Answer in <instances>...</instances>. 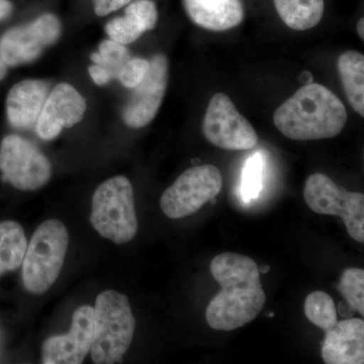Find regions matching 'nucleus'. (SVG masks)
Wrapping results in <instances>:
<instances>
[{
  "label": "nucleus",
  "mask_w": 364,
  "mask_h": 364,
  "mask_svg": "<svg viewBox=\"0 0 364 364\" xmlns=\"http://www.w3.org/2000/svg\"><path fill=\"white\" fill-rule=\"evenodd\" d=\"M210 273L222 289L205 311L208 326L233 331L255 320L267 301L255 261L241 254L221 253L210 263Z\"/></svg>",
  "instance_id": "f257e3e1"
},
{
  "label": "nucleus",
  "mask_w": 364,
  "mask_h": 364,
  "mask_svg": "<svg viewBox=\"0 0 364 364\" xmlns=\"http://www.w3.org/2000/svg\"><path fill=\"white\" fill-rule=\"evenodd\" d=\"M346 122L343 102L318 83L301 86L277 107L273 116L277 130L296 141L334 138L343 130Z\"/></svg>",
  "instance_id": "f03ea898"
},
{
  "label": "nucleus",
  "mask_w": 364,
  "mask_h": 364,
  "mask_svg": "<svg viewBox=\"0 0 364 364\" xmlns=\"http://www.w3.org/2000/svg\"><path fill=\"white\" fill-rule=\"evenodd\" d=\"M135 327L128 296L114 291L98 294L93 309L90 347L93 363H119L133 341Z\"/></svg>",
  "instance_id": "7ed1b4c3"
},
{
  "label": "nucleus",
  "mask_w": 364,
  "mask_h": 364,
  "mask_svg": "<svg viewBox=\"0 0 364 364\" xmlns=\"http://www.w3.org/2000/svg\"><path fill=\"white\" fill-rule=\"evenodd\" d=\"M68 244V231L59 220H48L37 228L21 263L23 286L28 293L45 294L58 279Z\"/></svg>",
  "instance_id": "20e7f679"
},
{
  "label": "nucleus",
  "mask_w": 364,
  "mask_h": 364,
  "mask_svg": "<svg viewBox=\"0 0 364 364\" xmlns=\"http://www.w3.org/2000/svg\"><path fill=\"white\" fill-rule=\"evenodd\" d=\"M90 223L97 233L117 244L128 243L138 231L134 189L124 176L102 182L91 203Z\"/></svg>",
  "instance_id": "39448f33"
},
{
  "label": "nucleus",
  "mask_w": 364,
  "mask_h": 364,
  "mask_svg": "<svg viewBox=\"0 0 364 364\" xmlns=\"http://www.w3.org/2000/svg\"><path fill=\"white\" fill-rule=\"evenodd\" d=\"M304 198L317 214L341 217L349 236L364 243L363 193L345 191L325 174L315 173L306 179Z\"/></svg>",
  "instance_id": "423d86ee"
},
{
  "label": "nucleus",
  "mask_w": 364,
  "mask_h": 364,
  "mask_svg": "<svg viewBox=\"0 0 364 364\" xmlns=\"http://www.w3.org/2000/svg\"><path fill=\"white\" fill-rule=\"evenodd\" d=\"M222 188L221 171L214 165L191 167L163 193L160 207L170 219L188 217L214 200Z\"/></svg>",
  "instance_id": "0eeeda50"
},
{
  "label": "nucleus",
  "mask_w": 364,
  "mask_h": 364,
  "mask_svg": "<svg viewBox=\"0 0 364 364\" xmlns=\"http://www.w3.org/2000/svg\"><path fill=\"white\" fill-rule=\"evenodd\" d=\"M2 179L20 191H37L52 176V165L39 148L20 136L9 135L0 144Z\"/></svg>",
  "instance_id": "6e6552de"
},
{
  "label": "nucleus",
  "mask_w": 364,
  "mask_h": 364,
  "mask_svg": "<svg viewBox=\"0 0 364 364\" xmlns=\"http://www.w3.org/2000/svg\"><path fill=\"white\" fill-rule=\"evenodd\" d=\"M203 134L208 142L224 150H250L258 143V136L231 98L215 93L210 98L203 117Z\"/></svg>",
  "instance_id": "1a4fd4ad"
},
{
  "label": "nucleus",
  "mask_w": 364,
  "mask_h": 364,
  "mask_svg": "<svg viewBox=\"0 0 364 364\" xmlns=\"http://www.w3.org/2000/svg\"><path fill=\"white\" fill-rule=\"evenodd\" d=\"M61 23L56 16L45 14L26 26L7 31L0 39V56L7 66L31 63L59 39Z\"/></svg>",
  "instance_id": "9d476101"
},
{
  "label": "nucleus",
  "mask_w": 364,
  "mask_h": 364,
  "mask_svg": "<svg viewBox=\"0 0 364 364\" xmlns=\"http://www.w3.org/2000/svg\"><path fill=\"white\" fill-rule=\"evenodd\" d=\"M145 77L134 87L126 104L123 119L127 126L141 129L148 126L157 116L168 85V60L162 54L155 55Z\"/></svg>",
  "instance_id": "9b49d317"
},
{
  "label": "nucleus",
  "mask_w": 364,
  "mask_h": 364,
  "mask_svg": "<svg viewBox=\"0 0 364 364\" xmlns=\"http://www.w3.org/2000/svg\"><path fill=\"white\" fill-rule=\"evenodd\" d=\"M86 112L85 97L68 83H60L50 91L37 124L38 136L54 140L63 129L72 128L82 121Z\"/></svg>",
  "instance_id": "f8f14e48"
},
{
  "label": "nucleus",
  "mask_w": 364,
  "mask_h": 364,
  "mask_svg": "<svg viewBox=\"0 0 364 364\" xmlns=\"http://www.w3.org/2000/svg\"><path fill=\"white\" fill-rule=\"evenodd\" d=\"M93 308L79 306L72 317L70 331L48 338L42 346L45 364H80L90 352Z\"/></svg>",
  "instance_id": "ddd939ff"
},
{
  "label": "nucleus",
  "mask_w": 364,
  "mask_h": 364,
  "mask_svg": "<svg viewBox=\"0 0 364 364\" xmlns=\"http://www.w3.org/2000/svg\"><path fill=\"white\" fill-rule=\"evenodd\" d=\"M321 354L326 364L364 363V321H337L326 331Z\"/></svg>",
  "instance_id": "4468645a"
},
{
  "label": "nucleus",
  "mask_w": 364,
  "mask_h": 364,
  "mask_svg": "<svg viewBox=\"0 0 364 364\" xmlns=\"http://www.w3.org/2000/svg\"><path fill=\"white\" fill-rule=\"evenodd\" d=\"M49 92L48 83L38 79H26L14 85L6 98L11 126L18 130L36 126Z\"/></svg>",
  "instance_id": "2eb2a0df"
},
{
  "label": "nucleus",
  "mask_w": 364,
  "mask_h": 364,
  "mask_svg": "<svg viewBox=\"0 0 364 364\" xmlns=\"http://www.w3.org/2000/svg\"><path fill=\"white\" fill-rule=\"evenodd\" d=\"M183 6L196 26L213 32L231 30L245 16L242 0H183Z\"/></svg>",
  "instance_id": "dca6fc26"
},
{
  "label": "nucleus",
  "mask_w": 364,
  "mask_h": 364,
  "mask_svg": "<svg viewBox=\"0 0 364 364\" xmlns=\"http://www.w3.org/2000/svg\"><path fill=\"white\" fill-rule=\"evenodd\" d=\"M158 11L156 4L151 0H136L124 11V16L109 21L105 32L109 39L122 45L136 42L144 33L156 26Z\"/></svg>",
  "instance_id": "f3484780"
},
{
  "label": "nucleus",
  "mask_w": 364,
  "mask_h": 364,
  "mask_svg": "<svg viewBox=\"0 0 364 364\" xmlns=\"http://www.w3.org/2000/svg\"><path fill=\"white\" fill-rule=\"evenodd\" d=\"M90 58L93 62L88 68L90 77L95 85L104 86L117 78L131 54L126 46L109 39L100 43L97 52L92 53Z\"/></svg>",
  "instance_id": "a211bd4d"
},
{
  "label": "nucleus",
  "mask_w": 364,
  "mask_h": 364,
  "mask_svg": "<svg viewBox=\"0 0 364 364\" xmlns=\"http://www.w3.org/2000/svg\"><path fill=\"white\" fill-rule=\"evenodd\" d=\"M337 67L345 95L354 111L364 116V56L359 52L347 51L339 57Z\"/></svg>",
  "instance_id": "6ab92c4d"
},
{
  "label": "nucleus",
  "mask_w": 364,
  "mask_h": 364,
  "mask_svg": "<svg viewBox=\"0 0 364 364\" xmlns=\"http://www.w3.org/2000/svg\"><path fill=\"white\" fill-rule=\"evenodd\" d=\"M273 2L282 21L296 31L315 28L324 14V0H273Z\"/></svg>",
  "instance_id": "aec40b11"
},
{
  "label": "nucleus",
  "mask_w": 364,
  "mask_h": 364,
  "mask_svg": "<svg viewBox=\"0 0 364 364\" xmlns=\"http://www.w3.org/2000/svg\"><path fill=\"white\" fill-rule=\"evenodd\" d=\"M26 247L25 231L18 222L0 223V277L21 267Z\"/></svg>",
  "instance_id": "412c9836"
},
{
  "label": "nucleus",
  "mask_w": 364,
  "mask_h": 364,
  "mask_svg": "<svg viewBox=\"0 0 364 364\" xmlns=\"http://www.w3.org/2000/svg\"><path fill=\"white\" fill-rule=\"evenodd\" d=\"M304 312L308 320L323 331H327L336 324V304L324 291H314L309 294L304 305Z\"/></svg>",
  "instance_id": "4be33fe9"
},
{
  "label": "nucleus",
  "mask_w": 364,
  "mask_h": 364,
  "mask_svg": "<svg viewBox=\"0 0 364 364\" xmlns=\"http://www.w3.org/2000/svg\"><path fill=\"white\" fill-rule=\"evenodd\" d=\"M337 289L346 299L350 313L358 311L364 316V270L361 268H347L342 273Z\"/></svg>",
  "instance_id": "5701e85b"
},
{
  "label": "nucleus",
  "mask_w": 364,
  "mask_h": 364,
  "mask_svg": "<svg viewBox=\"0 0 364 364\" xmlns=\"http://www.w3.org/2000/svg\"><path fill=\"white\" fill-rule=\"evenodd\" d=\"M264 157L260 152L249 158L242 172L240 193L245 203L256 200L260 195L264 176Z\"/></svg>",
  "instance_id": "b1692460"
},
{
  "label": "nucleus",
  "mask_w": 364,
  "mask_h": 364,
  "mask_svg": "<svg viewBox=\"0 0 364 364\" xmlns=\"http://www.w3.org/2000/svg\"><path fill=\"white\" fill-rule=\"evenodd\" d=\"M149 65L150 63L148 60L138 58V57H131L119 71L117 79L124 87L133 90L145 77L146 73L149 69Z\"/></svg>",
  "instance_id": "393cba45"
},
{
  "label": "nucleus",
  "mask_w": 364,
  "mask_h": 364,
  "mask_svg": "<svg viewBox=\"0 0 364 364\" xmlns=\"http://www.w3.org/2000/svg\"><path fill=\"white\" fill-rule=\"evenodd\" d=\"M132 0H93L95 13L98 16H109L122 7L128 6Z\"/></svg>",
  "instance_id": "a878e982"
},
{
  "label": "nucleus",
  "mask_w": 364,
  "mask_h": 364,
  "mask_svg": "<svg viewBox=\"0 0 364 364\" xmlns=\"http://www.w3.org/2000/svg\"><path fill=\"white\" fill-rule=\"evenodd\" d=\"M13 11L14 6L9 0H0V21L6 20Z\"/></svg>",
  "instance_id": "bb28decb"
},
{
  "label": "nucleus",
  "mask_w": 364,
  "mask_h": 364,
  "mask_svg": "<svg viewBox=\"0 0 364 364\" xmlns=\"http://www.w3.org/2000/svg\"><path fill=\"white\" fill-rule=\"evenodd\" d=\"M7 66L6 62L4 61V59L0 56V80H2L6 76L7 73Z\"/></svg>",
  "instance_id": "cd10ccee"
},
{
  "label": "nucleus",
  "mask_w": 364,
  "mask_h": 364,
  "mask_svg": "<svg viewBox=\"0 0 364 364\" xmlns=\"http://www.w3.org/2000/svg\"><path fill=\"white\" fill-rule=\"evenodd\" d=\"M356 30H358V33L359 37L361 38V40H364V18H361L360 20L358 21V26H356Z\"/></svg>",
  "instance_id": "c85d7f7f"
},
{
  "label": "nucleus",
  "mask_w": 364,
  "mask_h": 364,
  "mask_svg": "<svg viewBox=\"0 0 364 364\" xmlns=\"http://www.w3.org/2000/svg\"><path fill=\"white\" fill-rule=\"evenodd\" d=\"M269 269H270V267H267L265 268H262V269H259V272L260 273H267L268 272H269Z\"/></svg>",
  "instance_id": "c756f323"
}]
</instances>
